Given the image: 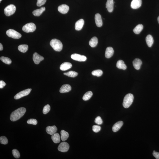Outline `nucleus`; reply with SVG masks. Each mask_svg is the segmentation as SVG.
Returning <instances> with one entry per match:
<instances>
[{
    "label": "nucleus",
    "instance_id": "1",
    "mask_svg": "<svg viewBox=\"0 0 159 159\" xmlns=\"http://www.w3.org/2000/svg\"><path fill=\"white\" fill-rule=\"evenodd\" d=\"M26 112L25 108L21 107L13 111L10 116V119L12 121H15L20 119Z\"/></svg>",
    "mask_w": 159,
    "mask_h": 159
},
{
    "label": "nucleus",
    "instance_id": "2",
    "mask_svg": "<svg viewBox=\"0 0 159 159\" xmlns=\"http://www.w3.org/2000/svg\"><path fill=\"white\" fill-rule=\"evenodd\" d=\"M50 45L55 50L58 52L62 49L63 45L61 42L56 39H53L50 42Z\"/></svg>",
    "mask_w": 159,
    "mask_h": 159
},
{
    "label": "nucleus",
    "instance_id": "3",
    "mask_svg": "<svg viewBox=\"0 0 159 159\" xmlns=\"http://www.w3.org/2000/svg\"><path fill=\"white\" fill-rule=\"evenodd\" d=\"M134 97L132 94H127L124 98L123 105L125 108H128L130 107L133 101Z\"/></svg>",
    "mask_w": 159,
    "mask_h": 159
},
{
    "label": "nucleus",
    "instance_id": "4",
    "mask_svg": "<svg viewBox=\"0 0 159 159\" xmlns=\"http://www.w3.org/2000/svg\"><path fill=\"white\" fill-rule=\"evenodd\" d=\"M36 29V26L33 23H29L23 26L22 31L26 33L33 32Z\"/></svg>",
    "mask_w": 159,
    "mask_h": 159
},
{
    "label": "nucleus",
    "instance_id": "5",
    "mask_svg": "<svg viewBox=\"0 0 159 159\" xmlns=\"http://www.w3.org/2000/svg\"><path fill=\"white\" fill-rule=\"evenodd\" d=\"M16 7L13 5L11 4L8 5L4 9L5 15L7 16H9L14 13L16 11Z\"/></svg>",
    "mask_w": 159,
    "mask_h": 159
},
{
    "label": "nucleus",
    "instance_id": "6",
    "mask_svg": "<svg viewBox=\"0 0 159 159\" xmlns=\"http://www.w3.org/2000/svg\"><path fill=\"white\" fill-rule=\"evenodd\" d=\"M6 34L8 37L15 39L20 38L22 36L20 33L12 29L8 30L6 32Z\"/></svg>",
    "mask_w": 159,
    "mask_h": 159
},
{
    "label": "nucleus",
    "instance_id": "7",
    "mask_svg": "<svg viewBox=\"0 0 159 159\" xmlns=\"http://www.w3.org/2000/svg\"><path fill=\"white\" fill-rule=\"evenodd\" d=\"M31 90L32 89L29 88V89H26L19 92L15 95L14 98L15 99H18L23 97L26 96L29 94Z\"/></svg>",
    "mask_w": 159,
    "mask_h": 159
},
{
    "label": "nucleus",
    "instance_id": "8",
    "mask_svg": "<svg viewBox=\"0 0 159 159\" xmlns=\"http://www.w3.org/2000/svg\"><path fill=\"white\" fill-rule=\"evenodd\" d=\"M69 147V145L68 143L63 142H61L58 146V149L60 151L65 152L68 151Z\"/></svg>",
    "mask_w": 159,
    "mask_h": 159
},
{
    "label": "nucleus",
    "instance_id": "9",
    "mask_svg": "<svg viewBox=\"0 0 159 159\" xmlns=\"http://www.w3.org/2000/svg\"><path fill=\"white\" fill-rule=\"evenodd\" d=\"M72 59L75 61L79 62H84L87 60L86 56L77 54H73L71 56Z\"/></svg>",
    "mask_w": 159,
    "mask_h": 159
},
{
    "label": "nucleus",
    "instance_id": "10",
    "mask_svg": "<svg viewBox=\"0 0 159 159\" xmlns=\"http://www.w3.org/2000/svg\"><path fill=\"white\" fill-rule=\"evenodd\" d=\"M44 59L43 57L41 56L37 52H35L33 56V60L35 64H38L40 62Z\"/></svg>",
    "mask_w": 159,
    "mask_h": 159
},
{
    "label": "nucleus",
    "instance_id": "11",
    "mask_svg": "<svg viewBox=\"0 0 159 159\" xmlns=\"http://www.w3.org/2000/svg\"><path fill=\"white\" fill-rule=\"evenodd\" d=\"M142 4L141 0H132L131 3V7L133 9H137L140 7Z\"/></svg>",
    "mask_w": 159,
    "mask_h": 159
},
{
    "label": "nucleus",
    "instance_id": "12",
    "mask_svg": "<svg viewBox=\"0 0 159 159\" xmlns=\"http://www.w3.org/2000/svg\"><path fill=\"white\" fill-rule=\"evenodd\" d=\"M69 7L66 5H62L58 7V11L62 14H66L69 10Z\"/></svg>",
    "mask_w": 159,
    "mask_h": 159
},
{
    "label": "nucleus",
    "instance_id": "13",
    "mask_svg": "<svg viewBox=\"0 0 159 159\" xmlns=\"http://www.w3.org/2000/svg\"><path fill=\"white\" fill-rule=\"evenodd\" d=\"M58 129L55 125L52 126H48L46 128V130L48 134L52 135L56 133Z\"/></svg>",
    "mask_w": 159,
    "mask_h": 159
},
{
    "label": "nucleus",
    "instance_id": "14",
    "mask_svg": "<svg viewBox=\"0 0 159 159\" xmlns=\"http://www.w3.org/2000/svg\"><path fill=\"white\" fill-rule=\"evenodd\" d=\"M114 2L113 0H107L106 4V8L109 12H112L114 9Z\"/></svg>",
    "mask_w": 159,
    "mask_h": 159
},
{
    "label": "nucleus",
    "instance_id": "15",
    "mask_svg": "<svg viewBox=\"0 0 159 159\" xmlns=\"http://www.w3.org/2000/svg\"><path fill=\"white\" fill-rule=\"evenodd\" d=\"M71 90V86L69 84H64L62 86L60 90V92L61 93L68 92Z\"/></svg>",
    "mask_w": 159,
    "mask_h": 159
},
{
    "label": "nucleus",
    "instance_id": "16",
    "mask_svg": "<svg viewBox=\"0 0 159 159\" xmlns=\"http://www.w3.org/2000/svg\"><path fill=\"white\" fill-rule=\"evenodd\" d=\"M95 23L98 27L101 26L102 24V22L101 16L100 14L97 13L95 15Z\"/></svg>",
    "mask_w": 159,
    "mask_h": 159
},
{
    "label": "nucleus",
    "instance_id": "17",
    "mask_svg": "<svg viewBox=\"0 0 159 159\" xmlns=\"http://www.w3.org/2000/svg\"><path fill=\"white\" fill-rule=\"evenodd\" d=\"M84 24V19H81L78 20L75 24V28L76 30L77 31H80L82 29Z\"/></svg>",
    "mask_w": 159,
    "mask_h": 159
},
{
    "label": "nucleus",
    "instance_id": "18",
    "mask_svg": "<svg viewBox=\"0 0 159 159\" xmlns=\"http://www.w3.org/2000/svg\"><path fill=\"white\" fill-rule=\"evenodd\" d=\"M132 64L134 68L136 70H139L141 68V65L142 64V62L139 58H136L133 61Z\"/></svg>",
    "mask_w": 159,
    "mask_h": 159
},
{
    "label": "nucleus",
    "instance_id": "19",
    "mask_svg": "<svg viewBox=\"0 0 159 159\" xmlns=\"http://www.w3.org/2000/svg\"><path fill=\"white\" fill-rule=\"evenodd\" d=\"M123 122L121 121H118L115 123L112 127L113 131L115 132L118 131L123 126Z\"/></svg>",
    "mask_w": 159,
    "mask_h": 159
},
{
    "label": "nucleus",
    "instance_id": "20",
    "mask_svg": "<svg viewBox=\"0 0 159 159\" xmlns=\"http://www.w3.org/2000/svg\"><path fill=\"white\" fill-rule=\"evenodd\" d=\"M114 50L112 47H107L106 49L105 56L107 58H109L112 57L114 54Z\"/></svg>",
    "mask_w": 159,
    "mask_h": 159
},
{
    "label": "nucleus",
    "instance_id": "21",
    "mask_svg": "<svg viewBox=\"0 0 159 159\" xmlns=\"http://www.w3.org/2000/svg\"><path fill=\"white\" fill-rule=\"evenodd\" d=\"M72 64L69 62H65L60 65V69L62 71H65L71 68Z\"/></svg>",
    "mask_w": 159,
    "mask_h": 159
},
{
    "label": "nucleus",
    "instance_id": "22",
    "mask_svg": "<svg viewBox=\"0 0 159 159\" xmlns=\"http://www.w3.org/2000/svg\"><path fill=\"white\" fill-rule=\"evenodd\" d=\"M116 67L118 68L123 70L126 69L127 68V66L124 62L121 60H119L118 61L116 64Z\"/></svg>",
    "mask_w": 159,
    "mask_h": 159
},
{
    "label": "nucleus",
    "instance_id": "23",
    "mask_svg": "<svg viewBox=\"0 0 159 159\" xmlns=\"http://www.w3.org/2000/svg\"><path fill=\"white\" fill-rule=\"evenodd\" d=\"M146 40L148 47H151L152 45L154 42L153 37L151 35H148L146 37Z\"/></svg>",
    "mask_w": 159,
    "mask_h": 159
},
{
    "label": "nucleus",
    "instance_id": "24",
    "mask_svg": "<svg viewBox=\"0 0 159 159\" xmlns=\"http://www.w3.org/2000/svg\"><path fill=\"white\" fill-rule=\"evenodd\" d=\"M51 139L53 142L56 144L60 143L61 141L59 134L56 132L52 135L51 136Z\"/></svg>",
    "mask_w": 159,
    "mask_h": 159
},
{
    "label": "nucleus",
    "instance_id": "25",
    "mask_svg": "<svg viewBox=\"0 0 159 159\" xmlns=\"http://www.w3.org/2000/svg\"><path fill=\"white\" fill-rule=\"evenodd\" d=\"M45 10V7H42L39 9L35 10L33 12V15L35 16H39Z\"/></svg>",
    "mask_w": 159,
    "mask_h": 159
},
{
    "label": "nucleus",
    "instance_id": "26",
    "mask_svg": "<svg viewBox=\"0 0 159 159\" xmlns=\"http://www.w3.org/2000/svg\"><path fill=\"white\" fill-rule=\"evenodd\" d=\"M98 43V38L95 37H93L91 39V40L89 42L90 45L92 47H96Z\"/></svg>",
    "mask_w": 159,
    "mask_h": 159
},
{
    "label": "nucleus",
    "instance_id": "27",
    "mask_svg": "<svg viewBox=\"0 0 159 159\" xmlns=\"http://www.w3.org/2000/svg\"><path fill=\"white\" fill-rule=\"evenodd\" d=\"M61 139L62 141H63L66 140L69 137V134L68 132L64 130H61Z\"/></svg>",
    "mask_w": 159,
    "mask_h": 159
},
{
    "label": "nucleus",
    "instance_id": "28",
    "mask_svg": "<svg viewBox=\"0 0 159 159\" xmlns=\"http://www.w3.org/2000/svg\"><path fill=\"white\" fill-rule=\"evenodd\" d=\"M143 29V26L142 24H139L134 28L133 30L134 33L136 34H139L141 32Z\"/></svg>",
    "mask_w": 159,
    "mask_h": 159
},
{
    "label": "nucleus",
    "instance_id": "29",
    "mask_svg": "<svg viewBox=\"0 0 159 159\" xmlns=\"http://www.w3.org/2000/svg\"><path fill=\"white\" fill-rule=\"evenodd\" d=\"M93 95V93L91 91L87 92L83 97V100L84 101H87L90 99Z\"/></svg>",
    "mask_w": 159,
    "mask_h": 159
},
{
    "label": "nucleus",
    "instance_id": "30",
    "mask_svg": "<svg viewBox=\"0 0 159 159\" xmlns=\"http://www.w3.org/2000/svg\"><path fill=\"white\" fill-rule=\"evenodd\" d=\"M18 48L20 52L24 53L28 51V45H21L19 46Z\"/></svg>",
    "mask_w": 159,
    "mask_h": 159
},
{
    "label": "nucleus",
    "instance_id": "31",
    "mask_svg": "<svg viewBox=\"0 0 159 159\" xmlns=\"http://www.w3.org/2000/svg\"><path fill=\"white\" fill-rule=\"evenodd\" d=\"M63 74L64 75L68 76L69 77H74L77 76L78 73L75 71H70L68 72H65Z\"/></svg>",
    "mask_w": 159,
    "mask_h": 159
},
{
    "label": "nucleus",
    "instance_id": "32",
    "mask_svg": "<svg viewBox=\"0 0 159 159\" xmlns=\"http://www.w3.org/2000/svg\"><path fill=\"white\" fill-rule=\"evenodd\" d=\"M1 61L6 64L9 65L12 63L11 60L10 58L5 57L2 56L0 58Z\"/></svg>",
    "mask_w": 159,
    "mask_h": 159
},
{
    "label": "nucleus",
    "instance_id": "33",
    "mask_svg": "<svg viewBox=\"0 0 159 159\" xmlns=\"http://www.w3.org/2000/svg\"><path fill=\"white\" fill-rule=\"evenodd\" d=\"M103 74V72L100 70H93L92 72V74L93 75L96 76L97 77H100Z\"/></svg>",
    "mask_w": 159,
    "mask_h": 159
},
{
    "label": "nucleus",
    "instance_id": "34",
    "mask_svg": "<svg viewBox=\"0 0 159 159\" xmlns=\"http://www.w3.org/2000/svg\"><path fill=\"white\" fill-rule=\"evenodd\" d=\"M0 142L2 144L6 145L8 144V140L5 136H2L0 137Z\"/></svg>",
    "mask_w": 159,
    "mask_h": 159
},
{
    "label": "nucleus",
    "instance_id": "35",
    "mask_svg": "<svg viewBox=\"0 0 159 159\" xmlns=\"http://www.w3.org/2000/svg\"><path fill=\"white\" fill-rule=\"evenodd\" d=\"M12 153L14 157L16 158H19L20 156V153L18 150L17 149H14L12 150Z\"/></svg>",
    "mask_w": 159,
    "mask_h": 159
},
{
    "label": "nucleus",
    "instance_id": "36",
    "mask_svg": "<svg viewBox=\"0 0 159 159\" xmlns=\"http://www.w3.org/2000/svg\"><path fill=\"white\" fill-rule=\"evenodd\" d=\"M50 110V107L48 104H47L44 107L43 110V113L44 114H46L48 113Z\"/></svg>",
    "mask_w": 159,
    "mask_h": 159
},
{
    "label": "nucleus",
    "instance_id": "37",
    "mask_svg": "<svg viewBox=\"0 0 159 159\" xmlns=\"http://www.w3.org/2000/svg\"><path fill=\"white\" fill-rule=\"evenodd\" d=\"M28 124L36 125L38 123V121L36 119H30L28 120L27 121Z\"/></svg>",
    "mask_w": 159,
    "mask_h": 159
},
{
    "label": "nucleus",
    "instance_id": "38",
    "mask_svg": "<svg viewBox=\"0 0 159 159\" xmlns=\"http://www.w3.org/2000/svg\"><path fill=\"white\" fill-rule=\"evenodd\" d=\"M95 123L98 125H101L102 124L103 121L101 118L100 116H98L95 118Z\"/></svg>",
    "mask_w": 159,
    "mask_h": 159
},
{
    "label": "nucleus",
    "instance_id": "39",
    "mask_svg": "<svg viewBox=\"0 0 159 159\" xmlns=\"http://www.w3.org/2000/svg\"><path fill=\"white\" fill-rule=\"evenodd\" d=\"M101 127L98 125H94L93 126V130L95 132H98L101 130Z\"/></svg>",
    "mask_w": 159,
    "mask_h": 159
},
{
    "label": "nucleus",
    "instance_id": "40",
    "mask_svg": "<svg viewBox=\"0 0 159 159\" xmlns=\"http://www.w3.org/2000/svg\"><path fill=\"white\" fill-rule=\"evenodd\" d=\"M46 1V0H38L37 3V6L38 7L41 6L45 4Z\"/></svg>",
    "mask_w": 159,
    "mask_h": 159
},
{
    "label": "nucleus",
    "instance_id": "41",
    "mask_svg": "<svg viewBox=\"0 0 159 159\" xmlns=\"http://www.w3.org/2000/svg\"><path fill=\"white\" fill-rule=\"evenodd\" d=\"M153 156L155 157V158L156 159H159V152H155V151H154L153 153Z\"/></svg>",
    "mask_w": 159,
    "mask_h": 159
},
{
    "label": "nucleus",
    "instance_id": "42",
    "mask_svg": "<svg viewBox=\"0 0 159 159\" xmlns=\"http://www.w3.org/2000/svg\"><path fill=\"white\" fill-rule=\"evenodd\" d=\"M6 84L4 81H0V88H3L4 87L6 86Z\"/></svg>",
    "mask_w": 159,
    "mask_h": 159
},
{
    "label": "nucleus",
    "instance_id": "43",
    "mask_svg": "<svg viewBox=\"0 0 159 159\" xmlns=\"http://www.w3.org/2000/svg\"><path fill=\"white\" fill-rule=\"evenodd\" d=\"M3 47L2 44L1 43H0V50H2L3 49Z\"/></svg>",
    "mask_w": 159,
    "mask_h": 159
},
{
    "label": "nucleus",
    "instance_id": "44",
    "mask_svg": "<svg viewBox=\"0 0 159 159\" xmlns=\"http://www.w3.org/2000/svg\"><path fill=\"white\" fill-rule=\"evenodd\" d=\"M158 19V22L159 24V16L158 17V19Z\"/></svg>",
    "mask_w": 159,
    "mask_h": 159
},
{
    "label": "nucleus",
    "instance_id": "45",
    "mask_svg": "<svg viewBox=\"0 0 159 159\" xmlns=\"http://www.w3.org/2000/svg\"><path fill=\"white\" fill-rule=\"evenodd\" d=\"M2 1V0H0V1H1H1Z\"/></svg>",
    "mask_w": 159,
    "mask_h": 159
}]
</instances>
